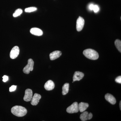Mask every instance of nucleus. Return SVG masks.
Wrapping results in <instances>:
<instances>
[{"mask_svg":"<svg viewBox=\"0 0 121 121\" xmlns=\"http://www.w3.org/2000/svg\"><path fill=\"white\" fill-rule=\"evenodd\" d=\"M17 87V86L13 85L9 87V91L10 92H12V91H14L16 90V89Z\"/></svg>","mask_w":121,"mask_h":121,"instance_id":"21","label":"nucleus"},{"mask_svg":"<svg viewBox=\"0 0 121 121\" xmlns=\"http://www.w3.org/2000/svg\"><path fill=\"white\" fill-rule=\"evenodd\" d=\"M37 10V8L36 7H32L27 8L25 9V11L26 13H31L34 12V11H36Z\"/></svg>","mask_w":121,"mask_h":121,"instance_id":"19","label":"nucleus"},{"mask_svg":"<svg viewBox=\"0 0 121 121\" xmlns=\"http://www.w3.org/2000/svg\"><path fill=\"white\" fill-rule=\"evenodd\" d=\"M55 84L51 80H49L44 84V87L47 91L52 90L55 87Z\"/></svg>","mask_w":121,"mask_h":121,"instance_id":"13","label":"nucleus"},{"mask_svg":"<svg viewBox=\"0 0 121 121\" xmlns=\"http://www.w3.org/2000/svg\"><path fill=\"white\" fill-rule=\"evenodd\" d=\"M84 56L88 59L92 60H96L99 57L98 53L95 50L91 49H87L83 52Z\"/></svg>","mask_w":121,"mask_h":121,"instance_id":"2","label":"nucleus"},{"mask_svg":"<svg viewBox=\"0 0 121 121\" xmlns=\"http://www.w3.org/2000/svg\"><path fill=\"white\" fill-rule=\"evenodd\" d=\"M84 76V74L82 72L79 71H76L74 74L73 77V82H72L76 81H79L82 79Z\"/></svg>","mask_w":121,"mask_h":121,"instance_id":"10","label":"nucleus"},{"mask_svg":"<svg viewBox=\"0 0 121 121\" xmlns=\"http://www.w3.org/2000/svg\"><path fill=\"white\" fill-rule=\"evenodd\" d=\"M3 78V81L4 82H7L8 80H9L8 76H7L6 75H4L2 77Z\"/></svg>","mask_w":121,"mask_h":121,"instance_id":"23","label":"nucleus"},{"mask_svg":"<svg viewBox=\"0 0 121 121\" xmlns=\"http://www.w3.org/2000/svg\"><path fill=\"white\" fill-rule=\"evenodd\" d=\"M67 112L69 113H74L79 111L78 104L77 102L73 103L71 105L69 106L66 109Z\"/></svg>","mask_w":121,"mask_h":121,"instance_id":"4","label":"nucleus"},{"mask_svg":"<svg viewBox=\"0 0 121 121\" xmlns=\"http://www.w3.org/2000/svg\"><path fill=\"white\" fill-rule=\"evenodd\" d=\"M34 62L31 59H30L28 61V64L23 69V72L24 73L28 74L30 71H32L33 69Z\"/></svg>","mask_w":121,"mask_h":121,"instance_id":"3","label":"nucleus"},{"mask_svg":"<svg viewBox=\"0 0 121 121\" xmlns=\"http://www.w3.org/2000/svg\"><path fill=\"white\" fill-rule=\"evenodd\" d=\"M69 84L66 83L63 85L62 87V94L63 95H66L69 92Z\"/></svg>","mask_w":121,"mask_h":121,"instance_id":"16","label":"nucleus"},{"mask_svg":"<svg viewBox=\"0 0 121 121\" xmlns=\"http://www.w3.org/2000/svg\"><path fill=\"white\" fill-rule=\"evenodd\" d=\"M99 8L98 5H94V8H93V11H94L95 13H97L98 12H99Z\"/></svg>","mask_w":121,"mask_h":121,"instance_id":"20","label":"nucleus"},{"mask_svg":"<svg viewBox=\"0 0 121 121\" xmlns=\"http://www.w3.org/2000/svg\"><path fill=\"white\" fill-rule=\"evenodd\" d=\"M93 117V114L91 113H88L87 111H84L80 115V118L82 121H86L90 120Z\"/></svg>","mask_w":121,"mask_h":121,"instance_id":"7","label":"nucleus"},{"mask_svg":"<svg viewBox=\"0 0 121 121\" xmlns=\"http://www.w3.org/2000/svg\"><path fill=\"white\" fill-rule=\"evenodd\" d=\"M22 13H23V11L21 9H17L15 11V13H13V17H17L21 15Z\"/></svg>","mask_w":121,"mask_h":121,"instance_id":"18","label":"nucleus"},{"mask_svg":"<svg viewBox=\"0 0 121 121\" xmlns=\"http://www.w3.org/2000/svg\"><path fill=\"white\" fill-rule=\"evenodd\" d=\"M94 5L93 4H90V5H89V9L91 11H93Z\"/></svg>","mask_w":121,"mask_h":121,"instance_id":"24","label":"nucleus"},{"mask_svg":"<svg viewBox=\"0 0 121 121\" xmlns=\"http://www.w3.org/2000/svg\"><path fill=\"white\" fill-rule=\"evenodd\" d=\"M105 99L107 101L109 102L110 104L114 105L116 104V99L112 95L110 94H107L105 96Z\"/></svg>","mask_w":121,"mask_h":121,"instance_id":"12","label":"nucleus"},{"mask_svg":"<svg viewBox=\"0 0 121 121\" xmlns=\"http://www.w3.org/2000/svg\"><path fill=\"white\" fill-rule=\"evenodd\" d=\"M19 52L20 49L19 47L17 46H15L11 50L10 53V58L13 59H16L19 55Z\"/></svg>","mask_w":121,"mask_h":121,"instance_id":"6","label":"nucleus"},{"mask_svg":"<svg viewBox=\"0 0 121 121\" xmlns=\"http://www.w3.org/2000/svg\"><path fill=\"white\" fill-rule=\"evenodd\" d=\"M84 20L81 17H79L76 21V30L78 31H80L82 30L84 27Z\"/></svg>","mask_w":121,"mask_h":121,"instance_id":"5","label":"nucleus"},{"mask_svg":"<svg viewBox=\"0 0 121 121\" xmlns=\"http://www.w3.org/2000/svg\"><path fill=\"white\" fill-rule=\"evenodd\" d=\"M41 96L40 95L37 93L35 94L33 97H32L31 100V103L33 106L37 105L40 99H41Z\"/></svg>","mask_w":121,"mask_h":121,"instance_id":"9","label":"nucleus"},{"mask_svg":"<svg viewBox=\"0 0 121 121\" xmlns=\"http://www.w3.org/2000/svg\"><path fill=\"white\" fill-rule=\"evenodd\" d=\"M30 32L31 34L37 36H40L43 34V31L41 29L37 28H33L30 29Z\"/></svg>","mask_w":121,"mask_h":121,"instance_id":"14","label":"nucleus"},{"mask_svg":"<svg viewBox=\"0 0 121 121\" xmlns=\"http://www.w3.org/2000/svg\"><path fill=\"white\" fill-rule=\"evenodd\" d=\"M33 97V92L30 89H26L25 91V94L24 97V100L25 101L29 102L31 101Z\"/></svg>","mask_w":121,"mask_h":121,"instance_id":"8","label":"nucleus"},{"mask_svg":"<svg viewBox=\"0 0 121 121\" xmlns=\"http://www.w3.org/2000/svg\"><path fill=\"white\" fill-rule=\"evenodd\" d=\"M119 107H120V109L121 110V101H120V103H119Z\"/></svg>","mask_w":121,"mask_h":121,"instance_id":"25","label":"nucleus"},{"mask_svg":"<svg viewBox=\"0 0 121 121\" xmlns=\"http://www.w3.org/2000/svg\"><path fill=\"white\" fill-rule=\"evenodd\" d=\"M62 55V52L60 51H56L51 52L50 55V58L51 60H54L58 59Z\"/></svg>","mask_w":121,"mask_h":121,"instance_id":"11","label":"nucleus"},{"mask_svg":"<svg viewBox=\"0 0 121 121\" xmlns=\"http://www.w3.org/2000/svg\"><path fill=\"white\" fill-rule=\"evenodd\" d=\"M11 112L17 117H23L26 115L27 112V109L22 106H15L11 109Z\"/></svg>","mask_w":121,"mask_h":121,"instance_id":"1","label":"nucleus"},{"mask_svg":"<svg viewBox=\"0 0 121 121\" xmlns=\"http://www.w3.org/2000/svg\"><path fill=\"white\" fill-rule=\"evenodd\" d=\"M89 106L88 103L84 102L80 103L78 104L79 111L81 112H83L87 109Z\"/></svg>","mask_w":121,"mask_h":121,"instance_id":"15","label":"nucleus"},{"mask_svg":"<svg viewBox=\"0 0 121 121\" xmlns=\"http://www.w3.org/2000/svg\"><path fill=\"white\" fill-rule=\"evenodd\" d=\"M115 44L118 50L121 52V41L119 39H117L115 41Z\"/></svg>","mask_w":121,"mask_h":121,"instance_id":"17","label":"nucleus"},{"mask_svg":"<svg viewBox=\"0 0 121 121\" xmlns=\"http://www.w3.org/2000/svg\"><path fill=\"white\" fill-rule=\"evenodd\" d=\"M115 81L118 83H121V76H118L115 79Z\"/></svg>","mask_w":121,"mask_h":121,"instance_id":"22","label":"nucleus"}]
</instances>
